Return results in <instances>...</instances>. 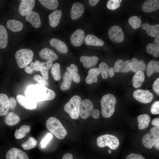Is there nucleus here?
Listing matches in <instances>:
<instances>
[{
	"instance_id": "obj_1",
	"label": "nucleus",
	"mask_w": 159,
	"mask_h": 159,
	"mask_svg": "<svg viewBox=\"0 0 159 159\" xmlns=\"http://www.w3.org/2000/svg\"><path fill=\"white\" fill-rule=\"evenodd\" d=\"M25 94L26 97L36 102L51 100L55 96L54 91L39 84L29 85Z\"/></svg>"
},
{
	"instance_id": "obj_2",
	"label": "nucleus",
	"mask_w": 159,
	"mask_h": 159,
	"mask_svg": "<svg viewBox=\"0 0 159 159\" xmlns=\"http://www.w3.org/2000/svg\"><path fill=\"white\" fill-rule=\"evenodd\" d=\"M46 126L51 133L59 140L63 139L67 132L60 121L54 117H51L47 120Z\"/></svg>"
},
{
	"instance_id": "obj_3",
	"label": "nucleus",
	"mask_w": 159,
	"mask_h": 159,
	"mask_svg": "<svg viewBox=\"0 0 159 159\" xmlns=\"http://www.w3.org/2000/svg\"><path fill=\"white\" fill-rule=\"evenodd\" d=\"M117 100L112 94H108L102 97L101 101L102 116L105 118H109L113 114Z\"/></svg>"
},
{
	"instance_id": "obj_4",
	"label": "nucleus",
	"mask_w": 159,
	"mask_h": 159,
	"mask_svg": "<svg viewBox=\"0 0 159 159\" xmlns=\"http://www.w3.org/2000/svg\"><path fill=\"white\" fill-rule=\"evenodd\" d=\"M78 110L79 115L83 119H87L90 116L97 119L100 116V111L98 110L94 109L92 103L88 99L81 101Z\"/></svg>"
},
{
	"instance_id": "obj_5",
	"label": "nucleus",
	"mask_w": 159,
	"mask_h": 159,
	"mask_svg": "<svg viewBox=\"0 0 159 159\" xmlns=\"http://www.w3.org/2000/svg\"><path fill=\"white\" fill-rule=\"evenodd\" d=\"M34 53L30 49H21L18 50L15 54V57L17 65L21 68L26 67L32 62Z\"/></svg>"
},
{
	"instance_id": "obj_6",
	"label": "nucleus",
	"mask_w": 159,
	"mask_h": 159,
	"mask_svg": "<svg viewBox=\"0 0 159 159\" xmlns=\"http://www.w3.org/2000/svg\"><path fill=\"white\" fill-rule=\"evenodd\" d=\"M97 146L100 148L107 146L111 149L116 150L119 147L120 142L115 136L110 134H105L97 137Z\"/></svg>"
},
{
	"instance_id": "obj_7",
	"label": "nucleus",
	"mask_w": 159,
	"mask_h": 159,
	"mask_svg": "<svg viewBox=\"0 0 159 159\" xmlns=\"http://www.w3.org/2000/svg\"><path fill=\"white\" fill-rule=\"evenodd\" d=\"M81 101L80 97L78 95L72 97L64 105V111L69 114L72 119H77L79 116V106Z\"/></svg>"
},
{
	"instance_id": "obj_8",
	"label": "nucleus",
	"mask_w": 159,
	"mask_h": 159,
	"mask_svg": "<svg viewBox=\"0 0 159 159\" xmlns=\"http://www.w3.org/2000/svg\"><path fill=\"white\" fill-rule=\"evenodd\" d=\"M159 139V127H155L150 130V132L143 137L142 143L146 148L151 149Z\"/></svg>"
},
{
	"instance_id": "obj_9",
	"label": "nucleus",
	"mask_w": 159,
	"mask_h": 159,
	"mask_svg": "<svg viewBox=\"0 0 159 159\" xmlns=\"http://www.w3.org/2000/svg\"><path fill=\"white\" fill-rule=\"evenodd\" d=\"M133 96L136 100L144 104L151 102L153 98V94L148 90H137L134 92Z\"/></svg>"
},
{
	"instance_id": "obj_10",
	"label": "nucleus",
	"mask_w": 159,
	"mask_h": 159,
	"mask_svg": "<svg viewBox=\"0 0 159 159\" xmlns=\"http://www.w3.org/2000/svg\"><path fill=\"white\" fill-rule=\"evenodd\" d=\"M109 38L113 42L119 43L122 42L124 39V36L122 29L117 25L112 26L108 32Z\"/></svg>"
},
{
	"instance_id": "obj_11",
	"label": "nucleus",
	"mask_w": 159,
	"mask_h": 159,
	"mask_svg": "<svg viewBox=\"0 0 159 159\" xmlns=\"http://www.w3.org/2000/svg\"><path fill=\"white\" fill-rule=\"evenodd\" d=\"M35 2L34 0H21L18 9L19 14L22 16H26L32 11Z\"/></svg>"
},
{
	"instance_id": "obj_12",
	"label": "nucleus",
	"mask_w": 159,
	"mask_h": 159,
	"mask_svg": "<svg viewBox=\"0 0 159 159\" xmlns=\"http://www.w3.org/2000/svg\"><path fill=\"white\" fill-rule=\"evenodd\" d=\"M16 99L19 103L25 109L31 110L35 109L37 107V102L26 96L18 95Z\"/></svg>"
},
{
	"instance_id": "obj_13",
	"label": "nucleus",
	"mask_w": 159,
	"mask_h": 159,
	"mask_svg": "<svg viewBox=\"0 0 159 159\" xmlns=\"http://www.w3.org/2000/svg\"><path fill=\"white\" fill-rule=\"evenodd\" d=\"M6 159H29L26 154L16 148H12L9 150L6 155Z\"/></svg>"
},
{
	"instance_id": "obj_14",
	"label": "nucleus",
	"mask_w": 159,
	"mask_h": 159,
	"mask_svg": "<svg viewBox=\"0 0 159 159\" xmlns=\"http://www.w3.org/2000/svg\"><path fill=\"white\" fill-rule=\"evenodd\" d=\"M85 33L82 29H78L74 31L71 35L70 38L71 43L75 47L80 46L85 39Z\"/></svg>"
},
{
	"instance_id": "obj_15",
	"label": "nucleus",
	"mask_w": 159,
	"mask_h": 159,
	"mask_svg": "<svg viewBox=\"0 0 159 159\" xmlns=\"http://www.w3.org/2000/svg\"><path fill=\"white\" fill-rule=\"evenodd\" d=\"M131 68V61L127 60L125 62L121 59L117 60L114 66L115 71L116 72H126L130 70Z\"/></svg>"
},
{
	"instance_id": "obj_16",
	"label": "nucleus",
	"mask_w": 159,
	"mask_h": 159,
	"mask_svg": "<svg viewBox=\"0 0 159 159\" xmlns=\"http://www.w3.org/2000/svg\"><path fill=\"white\" fill-rule=\"evenodd\" d=\"M85 9L84 5L81 3L77 2L74 3L70 11V16L74 20L79 18L82 15Z\"/></svg>"
},
{
	"instance_id": "obj_17",
	"label": "nucleus",
	"mask_w": 159,
	"mask_h": 159,
	"mask_svg": "<svg viewBox=\"0 0 159 159\" xmlns=\"http://www.w3.org/2000/svg\"><path fill=\"white\" fill-rule=\"evenodd\" d=\"M49 43L51 46L55 48L59 53L65 54L68 52L67 45L61 40L55 38H52L49 40Z\"/></svg>"
},
{
	"instance_id": "obj_18",
	"label": "nucleus",
	"mask_w": 159,
	"mask_h": 159,
	"mask_svg": "<svg viewBox=\"0 0 159 159\" xmlns=\"http://www.w3.org/2000/svg\"><path fill=\"white\" fill-rule=\"evenodd\" d=\"M141 9L144 12H150L159 9V0H147L143 4Z\"/></svg>"
},
{
	"instance_id": "obj_19",
	"label": "nucleus",
	"mask_w": 159,
	"mask_h": 159,
	"mask_svg": "<svg viewBox=\"0 0 159 159\" xmlns=\"http://www.w3.org/2000/svg\"><path fill=\"white\" fill-rule=\"evenodd\" d=\"M40 57L47 61H54L58 59L57 55L52 50L48 48H44L39 52Z\"/></svg>"
},
{
	"instance_id": "obj_20",
	"label": "nucleus",
	"mask_w": 159,
	"mask_h": 159,
	"mask_svg": "<svg viewBox=\"0 0 159 159\" xmlns=\"http://www.w3.org/2000/svg\"><path fill=\"white\" fill-rule=\"evenodd\" d=\"M80 59L85 68H89L95 66L97 64L98 61V58L96 56H83L80 57Z\"/></svg>"
},
{
	"instance_id": "obj_21",
	"label": "nucleus",
	"mask_w": 159,
	"mask_h": 159,
	"mask_svg": "<svg viewBox=\"0 0 159 159\" xmlns=\"http://www.w3.org/2000/svg\"><path fill=\"white\" fill-rule=\"evenodd\" d=\"M25 19L35 28H38L41 26V23L39 16L35 11H32L30 12L26 16Z\"/></svg>"
},
{
	"instance_id": "obj_22",
	"label": "nucleus",
	"mask_w": 159,
	"mask_h": 159,
	"mask_svg": "<svg viewBox=\"0 0 159 159\" xmlns=\"http://www.w3.org/2000/svg\"><path fill=\"white\" fill-rule=\"evenodd\" d=\"M9 108V99L5 94H0V115H7Z\"/></svg>"
},
{
	"instance_id": "obj_23",
	"label": "nucleus",
	"mask_w": 159,
	"mask_h": 159,
	"mask_svg": "<svg viewBox=\"0 0 159 159\" xmlns=\"http://www.w3.org/2000/svg\"><path fill=\"white\" fill-rule=\"evenodd\" d=\"M62 11L56 10L50 14L48 16L49 23L50 26L55 27L59 24L62 15Z\"/></svg>"
},
{
	"instance_id": "obj_24",
	"label": "nucleus",
	"mask_w": 159,
	"mask_h": 159,
	"mask_svg": "<svg viewBox=\"0 0 159 159\" xmlns=\"http://www.w3.org/2000/svg\"><path fill=\"white\" fill-rule=\"evenodd\" d=\"M142 29L146 31L149 36L152 37H159V24L150 25L147 23H144L142 25Z\"/></svg>"
},
{
	"instance_id": "obj_25",
	"label": "nucleus",
	"mask_w": 159,
	"mask_h": 159,
	"mask_svg": "<svg viewBox=\"0 0 159 159\" xmlns=\"http://www.w3.org/2000/svg\"><path fill=\"white\" fill-rule=\"evenodd\" d=\"M131 68L130 71L134 73L139 71L143 72L146 69V67L143 60H139L135 57L132 59L131 61Z\"/></svg>"
},
{
	"instance_id": "obj_26",
	"label": "nucleus",
	"mask_w": 159,
	"mask_h": 159,
	"mask_svg": "<svg viewBox=\"0 0 159 159\" xmlns=\"http://www.w3.org/2000/svg\"><path fill=\"white\" fill-rule=\"evenodd\" d=\"M155 43H150L147 46L146 49L147 52L155 57H159V37H155Z\"/></svg>"
},
{
	"instance_id": "obj_27",
	"label": "nucleus",
	"mask_w": 159,
	"mask_h": 159,
	"mask_svg": "<svg viewBox=\"0 0 159 159\" xmlns=\"http://www.w3.org/2000/svg\"><path fill=\"white\" fill-rule=\"evenodd\" d=\"M85 44L89 46H102L104 44V42L96 36L92 34H88L85 38Z\"/></svg>"
},
{
	"instance_id": "obj_28",
	"label": "nucleus",
	"mask_w": 159,
	"mask_h": 159,
	"mask_svg": "<svg viewBox=\"0 0 159 159\" xmlns=\"http://www.w3.org/2000/svg\"><path fill=\"white\" fill-rule=\"evenodd\" d=\"M100 72L99 68H95L90 69L88 72V75L85 79L86 83L90 84L96 83L98 81L97 76L99 75Z\"/></svg>"
},
{
	"instance_id": "obj_29",
	"label": "nucleus",
	"mask_w": 159,
	"mask_h": 159,
	"mask_svg": "<svg viewBox=\"0 0 159 159\" xmlns=\"http://www.w3.org/2000/svg\"><path fill=\"white\" fill-rule=\"evenodd\" d=\"M7 28L14 32L21 30L23 27V23L21 21L14 19H9L6 23Z\"/></svg>"
},
{
	"instance_id": "obj_30",
	"label": "nucleus",
	"mask_w": 159,
	"mask_h": 159,
	"mask_svg": "<svg viewBox=\"0 0 159 159\" xmlns=\"http://www.w3.org/2000/svg\"><path fill=\"white\" fill-rule=\"evenodd\" d=\"M145 80V74L143 72L139 71L135 73L132 79L134 87L138 88L141 86Z\"/></svg>"
},
{
	"instance_id": "obj_31",
	"label": "nucleus",
	"mask_w": 159,
	"mask_h": 159,
	"mask_svg": "<svg viewBox=\"0 0 159 159\" xmlns=\"http://www.w3.org/2000/svg\"><path fill=\"white\" fill-rule=\"evenodd\" d=\"M137 120L139 129L143 130L145 129L149 126L150 118L148 115L143 114L138 116Z\"/></svg>"
},
{
	"instance_id": "obj_32",
	"label": "nucleus",
	"mask_w": 159,
	"mask_h": 159,
	"mask_svg": "<svg viewBox=\"0 0 159 159\" xmlns=\"http://www.w3.org/2000/svg\"><path fill=\"white\" fill-rule=\"evenodd\" d=\"M154 73H159V61L152 60L147 64L146 75L150 77Z\"/></svg>"
},
{
	"instance_id": "obj_33",
	"label": "nucleus",
	"mask_w": 159,
	"mask_h": 159,
	"mask_svg": "<svg viewBox=\"0 0 159 159\" xmlns=\"http://www.w3.org/2000/svg\"><path fill=\"white\" fill-rule=\"evenodd\" d=\"M66 69L71 75L73 81L76 83L79 82L80 78L78 73V70L77 66L75 64H72L70 66L67 67Z\"/></svg>"
},
{
	"instance_id": "obj_34",
	"label": "nucleus",
	"mask_w": 159,
	"mask_h": 159,
	"mask_svg": "<svg viewBox=\"0 0 159 159\" xmlns=\"http://www.w3.org/2000/svg\"><path fill=\"white\" fill-rule=\"evenodd\" d=\"M8 38L7 32L5 27L2 25H0V48L4 49L7 46Z\"/></svg>"
},
{
	"instance_id": "obj_35",
	"label": "nucleus",
	"mask_w": 159,
	"mask_h": 159,
	"mask_svg": "<svg viewBox=\"0 0 159 159\" xmlns=\"http://www.w3.org/2000/svg\"><path fill=\"white\" fill-rule=\"evenodd\" d=\"M20 120L19 117L13 112H10L5 118L6 124L9 126H12L17 124Z\"/></svg>"
},
{
	"instance_id": "obj_36",
	"label": "nucleus",
	"mask_w": 159,
	"mask_h": 159,
	"mask_svg": "<svg viewBox=\"0 0 159 159\" xmlns=\"http://www.w3.org/2000/svg\"><path fill=\"white\" fill-rule=\"evenodd\" d=\"M52 65L53 62L51 61H47L45 62L41 63L40 71L43 77L46 80L48 79V70Z\"/></svg>"
},
{
	"instance_id": "obj_37",
	"label": "nucleus",
	"mask_w": 159,
	"mask_h": 159,
	"mask_svg": "<svg viewBox=\"0 0 159 159\" xmlns=\"http://www.w3.org/2000/svg\"><path fill=\"white\" fill-rule=\"evenodd\" d=\"M30 127L29 125H22L20 128L17 129L15 131L14 135L16 139H20L24 137L26 134L29 132Z\"/></svg>"
},
{
	"instance_id": "obj_38",
	"label": "nucleus",
	"mask_w": 159,
	"mask_h": 159,
	"mask_svg": "<svg viewBox=\"0 0 159 159\" xmlns=\"http://www.w3.org/2000/svg\"><path fill=\"white\" fill-rule=\"evenodd\" d=\"M63 80V81L61 84L60 88L62 90L66 91L70 88L72 80L71 75L67 71L64 73Z\"/></svg>"
},
{
	"instance_id": "obj_39",
	"label": "nucleus",
	"mask_w": 159,
	"mask_h": 159,
	"mask_svg": "<svg viewBox=\"0 0 159 159\" xmlns=\"http://www.w3.org/2000/svg\"><path fill=\"white\" fill-rule=\"evenodd\" d=\"M39 1L44 6L51 10L56 9L59 4L57 0H39Z\"/></svg>"
},
{
	"instance_id": "obj_40",
	"label": "nucleus",
	"mask_w": 159,
	"mask_h": 159,
	"mask_svg": "<svg viewBox=\"0 0 159 159\" xmlns=\"http://www.w3.org/2000/svg\"><path fill=\"white\" fill-rule=\"evenodd\" d=\"M37 144L36 139L33 137H30L26 141L22 143L21 146L24 150H29L36 147Z\"/></svg>"
},
{
	"instance_id": "obj_41",
	"label": "nucleus",
	"mask_w": 159,
	"mask_h": 159,
	"mask_svg": "<svg viewBox=\"0 0 159 159\" xmlns=\"http://www.w3.org/2000/svg\"><path fill=\"white\" fill-rule=\"evenodd\" d=\"M51 73L54 79L56 81H59L61 78L60 65L57 63H54L52 67Z\"/></svg>"
},
{
	"instance_id": "obj_42",
	"label": "nucleus",
	"mask_w": 159,
	"mask_h": 159,
	"mask_svg": "<svg viewBox=\"0 0 159 159\" xmlns=\"http://www.w3.org/2000/svg\"><path fill=\"white\" fill-rule=\"evenodd\" d=\"M99 68L102 77L104 79H106L108 77L109 71V67L105 62H102L99 65Z\"/></svg>"
},
{
	"instance_id": "obj_43",
	"label": "nucleus",
	"mask_w": 159,
	"mask_h": 159,
	"mask_svg": "<svg viewBox=\"0 0 159 159\" xmlns=\"http://www.w3.org/2000/svg\"><path fill=\"white\" fill-rule=\"evenodd\" d=\"M128 22L132 27L135 29L139 28L141 24L140 19L137 16L130 17L128 19Z\"/></svg>"
},
{
	"instance_id": "obj_44",
	"label": "nucleus",
	"mask_w": 159,
	"mask_h": 159,
	"mask_svg": "<svg viewBox=\"0 0 159 159\" xmlns=\"http://www.w3.org/2000/svg\"><path fill=\"white\" fill-rule=\"evenodd\" d=\"M122 1V0H108L107 4V7L110 10H115L120 6V3Z\"/></svg>"
},
{
	"instance_id": "obj_45",
	"label": "nucleus",
	"mask_w": 159,
	"mask_h": 159,
	"mask_svg": "<svg viewBox=\"0 0 159 159\" xmlns=\"http://www.w3.org/2000/svg\"><path fill=\"white\" fill-rule=\"evenodd\" d=\"M52 138V135L50 133H48L41 142L40 144L42 148H45Z\"/></svg>"
},
{
	"instance_id": "obj_46",
	"label": "nucleus",
	"mask_w": 159,
	"mask_h": 159,
	"mask_svg": "<svg viewBox=\"0 0 159 159\" xmlns=\"http://www.w3.org/2000/svg\"><path fill=\"white\" fill-rule=\"evenodd\" d=\"M150 112L154 115L159 114V101L154 102L151 105Z\"/></svg>"
},
{
	"instance_id": "obj_47",
	"label": "nucleus",
	"mask_w": 159,
	"mask_h": 159,
	"mask_svg": "<svg viewBox=\"0 0 159 159\" xmlns=\"http://www.w3.org/2000/svg\"><path fill=\"white\" fill-rule=\"evenodd\" d=\"M34 80L39 82V84L44 86H47L48 84L47 81L43 77L38 75H36L33 77Z\"/></svg>"
},
{
	"instance_id": "obj_48",
	"label": "nucleus",
	"mask_w": 159,
	"mask_h": 159,
	"mask_svg": "<svg viewBox=\"0 0 159 159\" xmlns=\"http://www.w3.org/2000/svg\"><path fill=\"white\" fill-rule=\"evenodd\" d=\"M152 88L154 92L158 95L159 96V77L157 78L154 82Z\"/></svg>"
},
{
	"instance_id": "obj_49",
	"label": "nucleus",
	"mask_w": 159,
	"mask_h": 159,
	"mask_svg": "<svg viewBox=\"0 0 159 159\" xmlns=\"http://www.w3.org/2000/svg\"><path fill=\"white\" fill-rule=\"evenodd\" d=\"M126 159H145L141 155L134 153H131L128 155Z\"/></svg>"
},
{
	"instance_id": "obj_50",
	"label": "nucleus",
	"mask_w": 159,
	"mask_h": 159,
	"mask_svg": "<svg viewBox=\"0 0 159 159\" xmlns=\"http://www.w3.org/2000/svg\"><path fill=\"white\" fill-rule=\"evenodd\" d=\"M9 108L11 110H14L15 108L16 105V101L14 98L11 97L9 99Z\"/></svg>"
},
{
	"instance_id": "obj_51",
	"label": "nucleus",
	"mask_w": 159,
	"mask_h": 159,
	"mask_svg": "<svg viewBox=\"0 0 159 159\" xmlns=\"http://www.w3.org/2000/svg\"><path fill=\"white\" fill-rule=\"evenodd\" d=\"M41 63L39 60H36L34 62V70L39 71L40 70Z\"/></svg>"
},
{
	"instance_id": "obj_52",
	"label": "nucleus",
	"mask_w": 159,
	"mask_h": 159,
	"mask_svg": "<svg viewBox=\"0 0 159 159\" xmlns=\"http://www.w3.org/2000/svg\"><path fill=\"white\" fill-rule=\"evenodd\" d=\"M151 124L155 127H159V118H156L152 120Z\"/></svg>"
},
{
	"instance_id": "obj_53",
	"label": "nucleus",
	"mask_w": 159,
	"mask_h": 159,
	"mask_svg": "<svg viewBox=\"0 0 159 159\" xmlns=\"http://www.w3.org/2000/svg\"><path fill=\"white\" fill-rule=\"evenodd\" d=\"M33 70H34V67H32L31 66L27 67L25 69V72L29 74L32 73Z\"/></svg>"
},
{
	"instance_id": "obj_54",
	"label": "nucleus",
	"mask_w": 159,
	"mask_h": 159,
	"mask_svg": "<svg viewBox=\"0 0 159 159\" xmlns=\"http://www.w3.org/2000/svg\"><path fill=\"white\" fill-rule=\"evenodd\" d=\"M108 73L110 77H113L115 74V70L114 68L112 67H110L109 69Z\"/></svg>"
},
{
	"instance_id": "obj_55",
	"label": "nucleus",
	"mask_w": 159,
	"mask_h": 159,
	"mask_svg": "<svg viewBox=\"0 0 159 159\" xmlns=\"http://www.w3.org/2000/svg\"><path fill=\"white\" fill-rule=\"evenodd\" d=\"M62 159H73V155L70 153H67L63 155Z\"/></svg>"
},
{
	"instance_id": "obj_56",
	"label": "nucleus",
	"mask_w": 159,
	"mask_h": 159,
	"mask_svg": "<svg viewBox=\"0 0 159 159\" xmlns=\"http://www.w3.org/2000/svg\"><path fill=\"white\" fill-rule=\"evenodd\" d=\"M99 1V0H89L88 2L90 5L94 6L97 5Z\"/></svg>"
},
{
	"instance_id": "obj_57",
	"label": "nucleus",
	"mask_w": 159,
	"mask_h": 159,
	"mask_svg": "<svg viewBox=\"0 0 159 159\" xmlns=\"http://www.w3.org/2000/svg\"><path fill=\"white\" fill-rule=\"evenodd\" d=\"M154 146L155 149L159 150V139L156 143Z\"/></svg>"
},
{
	"instance_id": "obj_58",
	"label": "nucleus",
	"mask_w": 159,
	"mask_h": 159,
	"mask_svg": "<svg viewBox=\"0 0 159 159\" xmlns=\"http://www.w3.org/2000/svg\"><path fill=\"white\" fill-rule=\"evenodd\" d=\"M34 63L32 62H31L30 63V65L32 67H34Z\"/></svg>"
},
{
	"instance_id": "obj_59",
	"label": "nucleus",
	"mask_w": 159,
	"mask_h": 159,
	"mask_svg": "<svg viewBox=\"0 0 159 159\" xmlns=\"http://www.w3.org/2000/svg\"><path fill=\"white\" fill-rule=\"evenodd\" d=\"M108 152L109 153H111V151L110 150H108Z\"/></svg>"
}]
</instances>
